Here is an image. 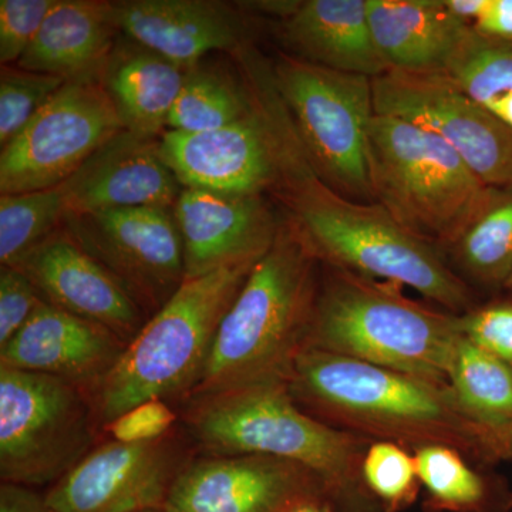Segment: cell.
Returning a JSON list of instances; mask_svg holds the SVG:
<instances>
[{"label":"cell","instance_id":"4fadbf2b","mask_svg":"<svg viewBox=\"0 0 512 512\" xmlns=\"http://www.w3.org/2000/svg\"><path fill=\"white\" fill-rule=\"evenodd\" d=\"M177 431L150 443L111 440L96 446L52 485L49 512L163 511L175 478L191 460Z\"/></svg>","mask_w":512,"mask_h":512},{"label":"cell","instance_id":"83f0119b","mask_svg":"<svg viewBox=\"0 0 512 512\" xmlns=\"http://www.w3.org/2000/svg\"><path fill=\"white\" fill-rule=\"evenodd\" d=\"M417 478L430 495V505L448 512H493L511 508L512 497H504L487 478L464 461L463 454L447 446L416 450Z\"/></svg>","mask_w":512,"mask_h":512},{"label":"cell","instance_id":"603a6c76","mask_svg":"<svg viewBox=\"0 0 512 512\" xmlns=\"http://www.w3.org/2000/svg\"><path fill=\"white\" fill-rule=\"evenodd\" d=\"M377 50L390 70L444 72L470 26L444 0H366Z\"/></svg>","mask_w":512,"mask_h":512},{"label":"cell","instance_id":"b9f144b4","mask_svg":"<svg viewBox=\"0 0 512 512\" xmlns=\"http://www.w3.org/2000/svg\"><path fill=\"white\" fill-rule=\"evenodd\" d=\"M504 288L508 289V291L512 293V274L510 275V278H508V281L505 282Z\"/></svg>","mask_w":512,"mask_h":512},{"label":"cell","instance_id":"e575fe53","mask_svg":"<svg viewBox=\"0 0 512 512\" xmlns=\"http://www.w3.org/2000/svg\"><path fill=\"white\" fill-rule=\"evenodd\" d=\"M177 413L163 399H151L134 406L110 421L104 429L120 443H150L163 439L175 429Z\"/></svg>","mask_w":512,"mask_h":512},{"label":"cell","instance_id":"6da1fadb","mask_svg":"<svg viewBox=\"0 0 512 512\" xmlns=\"http://www.w3.org/2000/svg\"><path fill=\"white\" fill-rule=\"evenodd\" d=\"M275 113L281 173L271 194L323 264L409 286L453 315L474 308L470 286L439 248L397 224L376 202L350 200L330 188L313 170L281 101Z\"/></svg>","mask_w":512,"mask_h":512},{"label":"cell","instance_id":"30bf717a","mask_svg":"<svg viewBox=\"0 0 512 512\" xmlns=\"http://www.w3.org/2000/svg\"><path fill=\"white\" fill-rule=\"evenodd\" d=\"M100 76L64 83L2 148V194L49 190L63 184L97 150L126 130Z\"/></svg>","mask_w":512,"mask_h":512},{"label":"cell","instance_id":"7a4b0ae2","mask_svg":"<svg viewBox=\"0 0 512 512\" xmlns=\"http://www.w3.org/2000/svg\"><path fill=\"white\" fill-rule=\"evenodd\" d=\"M286 383L306 413L336 429L414 450L447 446L480 461L478 424L448 384L309 346Z\"/></svg>","mask_w":512,"mask_h":512},{"label":"cell","instance_id":"d4e9b609","mask_svg":"<svg viewBox=\"0 0 512 512\" xmlns=\"http://www.w3.org/2000/svg\"><path fill=\"white\" fill-rule=\"evenodd\" d=\"M447 254L464 281L504 288L512 274V191L491 188L487 201Z\"/></svg>","mask_w":512,"mask_h":512},{"label":"cell","instance_id":"d6986e66","mask_svg":"<svg viewBox=\"0 0 512 512\" xmlns=\"http://www.w3.org/2000/svg\"><path fill=\"white\" fill-rule=\"evenodd\" d=\"M126 346L104 326L42 301L26 325L0 348V366L57 377L89 394Z\"/></svg>","mask_w":512,"mask_h":512},{"label":"cell","instance_id":"f35d334b","mask_svg":"<svg viewBox=\"0 0 512 512\" xmlns=\"http://www.w3.org/2000/svg\"><path fill=\"white\" fill-rule=\"evenodd\" d=\"M0 512H49L45 497L26 485L2 483Z\"/></svg>","mask_w":512,"mask_h":512},{"label":"cell","instance_id":"e0dca14e","mask_svg":"<svg viewBox=\"0 0 512 512\" xmlns=\"http://www.w3.org/2000/svg\"><path fill=\"white\" fill-rule=\"evenodd\" d=\"M15 268L28 276L42 301L104 326L127 345L150 319L64 227L23 256Z\"/></svg>","mask_w":512,"mask_h":512},{"label":"cell","instance_id":"277c9868","mask_svg":"<svg viewBox=\"0 0 512 512\" xmlns=\"http://www.w3.org/2000/svg\"><path fill=\"white\" fill-rule=\"evenodd\" d=\"M183 420L188 440L205 456L291 461L318 477L326 497L349 512L373 507L362 473L369 440L306 413L284 380L194 397Z\"/></svg>","mask_w":512,"mask_h":512},{"label":"cell","instance_id":"7c38bea8","mask_svg":"<svg viewBox=\"0 0 512 512\" xmlns=\"http://www.w3.org/2000/svg\"><path fill=\"white\" fill-rule=\"evenodd\" d=\"M63 227L147 313L160 311L185 279L183 238L173 208L67 214Z\"/></svg>","mask_w":512,"mask_h":512},{"label":"cell","instance_id":"8fae6325","mask_svg":"<svg viewBox=\"0 0 512 512\" xmlns=\"http://www.w3.org/2000/svg\"><path fill=\"white\" fill-rule=\"evenodd\" d=\"M372 82L376 114L433 131L487 187L512 191V128L446 74L389 70Z\"/></svg>","mask_w":512,"mask_h":512},{"label":"cell","instance_id":"5b68a950","mask_svg":"<svg viewBox=\"0 0 512 512\" xmlns=\"http://www.w3.org/2000/svg\"><path fill=\"white\" fill-rule=\"evenodd\" d=\"M457 315L407 298L402 286L323 264L309 348L448 384Z\"/></svg>","mask_w":512,"mask_h":512},{"label":"cell","instance_id":"484cf974","mask_svg":"<svg viewBox=\"0 0 512 512\" xmlns=\"http://www.w3.org/2000/svg\"><path fill=\"white\" fill-rule=\"evenodd\" d=\"M447 382L461 409L478 426L512 421V367L463 335L451 353Z\"/></svg>","mask_w":512,"mask_h":512},{"label":"cell","instance_id":"ac0fdd59","mask_svg":"<svg viewBox=\"0 0 512 512\" xmlns=\"http://www.w3.org/2000/svg\"><path fill=\"white\" fill-rule=\"evenodd\" d=\"M121 33L188 72L215 50L237 52L247 42L238 3L218 0L113 2Z\"/></svg>","mask_w":512,"mask_h":512},{"label":"cell","instance_id":"8d00e7d4","mask_svg":"<svg viewBox=\"0 0 512 512\" xmlns=\"http://www.w3.org/2000/svg\"><path fill=\"white\" fill-rule=\"evenodd\" d=\"M473 29L478 35L512 42V0H488Z\"/></svg>","mask_w":512,"mask_h":512},{"label":"cell","instance_id":"836d02e7","mask_svg":"<svg viewBox=\"0 0 512 512\" xmlns=\"http://www.w3.org/2000/svg\"><path fill=\"white\" fill-rule=\"evenodd\" d=\"M57 0H0V63L16 64Z\"/></svg>","mask_w":512,"mask_h":512},{"label":"cell","instance_id":"3957f363","mask_svg":"<svg viewBox=\"0 0 512 512\" xmlns=\"http://www.w3.org/2000/svg\"><path fill=\"white\" fill-rule=\"evenodd\" d=\"M323 262L282 212L274 245L249 272L218 326L188 400L288 379L308 345Z\"/></svg>","mask_w":512,"mask_h":512},{"label":"cell","instance_id":"8992f818","mask_svg":"<svg viewBox=\"0 0 512 512\" xmlns=\"http://www.w3.org/2000/svg\"><path fill=\"white\" fill-rule=\"evenodd\" d=\"M256 262L185 279L89 393L101 427L151 399L190 397L218 326Z\"/></svg>","mask_w":512,"mask_h":512},{"label":"cell","instance_id":"74e56055","mask_svg":"<svg viewBox=\"0 0 512 512\" xmlns=\"http://www.w3.org/2000/svg\"><path fill=\"white\" fill-rule=\"evenodd\" d=\"M481 463L512 461V421L498 427L478 426Z\"/></svg>","mask_w":512,"mask_h":512},{"label":"cell","instance_id":"5bb4252c","mask_svg":"<svg viewBox=\"0 0 512 512\" xmlns=\"http://www.w3.org/2000/svg\"><path fill=\"white\" fill-rule=\"evenodd\" d=\"M160 153L184 188L266 195L281 173L275 90L255 97L245 119L218 130L161 134Z\"/></svg>","mask_w":512,"mask_h":512},{"label":"cell","instance_id":"7bdbcfd3","mask_svg":"<svg viewBox=\"0 0 512 512\" xmlns=\"http://www.w3.org/2000/svg\"><path fill=\"white\" fill-rule=\"evenodd\" d=\"M151 512H164V511H151Z\"/></svg>","mask_w":512,"mask_h":512},{"label":"cell","instance_id":"9c48e42d","mask_svg":"<svg viewBox=\"0 0 512 512\" xmlns=\"http://www.w3.org/2000/svg\"><path fill=\"white\" fill-rule=\"evenodd\" d=\"M96 412L80 387L0 366V477L2 483L56 484L96 443Z\"/></svg>","mask_w":512,"mask_h":512},{"label":"cell","instance_id":"4dcf8cb0","mask_svg":"<svg viewBox=\"0 0 512 512\" xmlns=\"http://www.w3.org/2000/svg\"><path fill=\"white\" fill-rule=\"evenodd\" d=\"M66 80L16 64L0 67V146L9 144Z\"/></svg>","mask_w":512,"mask_h":512},{"label":"cell","instance_id":"ab89813d","mask_svg":"<svg viewBox=\"0 0 512 512\" xmlns=\"http://www.w3.org/2000/svg\"><path fill=\"white\" fill-rule=\"evenodd\" d=\"M444 3L454 18L473 28L474 23L481 18L487 8L488 0H444Z\"/></svg>","mask_w":512,"mask_h":512},{"label":"cell","instance_id":"d590c367","mask_svg":"<svg viewBox=\"0 0 512 512\" xmlns=\"http://www.w3.org/2000/svg\"><path fill=\"white\" fill-rule=\"evenodd\" d=\"M42 302L35 285L15 266L0 269V348L19 332Z\"/></svg>","mask_w":512,"mask_h":512},{"label":"cell","instance_id":"1f68e13d","mask_svg":"<svg viewBox=\"0 0 512 512\" xmlns=\"http://www.w3.org/2000/svg\"><path fill=\"white\" fill-rule=\"evenodd\" d=\"M362 473L367 490L386 510H400L416 497V461L399 444L373 441L363 458Z\"/></svg>","mask_w":512,"mask_h":512},{"label":"cell","instance_id":"d6a6232c","mask_svg":"<svg viewBox=\"0 0 512 512\" xmlns=\"http://www.w3.org/2000/svg\"><path fill=\"white\" fill-rule=\"evenodd\" d=\"M457 326L464 338L512 367V298L474 306L457 315Z\"/></svg>","mask_w":512,"mask_h":512},{"label":"cell","instance_id":"cb8c5ba5","mask_svg":"<svg viewBox=\"0 0 512 512\" xmlns=\"http://www.w3.org/2000/svg\"><path fill=\"white\" fill-rule=\"evenodd\" d=\"M185 73L177 64L130 40L114 46L100 77L124 128L137 136L160 138Z\"/></svg>","mask_w":512,"mask_h":512},{"label":"cell","instance_id":"2e32d148","mask_svg":"<svg viewBox=\"0 0 512 512\" xmlns=\"http://www.w3.org/2000/svg\"><path fill=\"white\" fill-rule=\"evenodd\" d=\"M174 215L183 238L187 279L258 262L274 245L282 224V215L266 195L198 188H183Z\"/></svg>","mask_w":512,"mask_h":512},{"label":"cell","instance_id":"f1b7e54d","mask_svg":"<svg viewBox=\"0 0 512 512\" xmlns=\"http://www.w3.org/2000/svg\"><path fill=\"white\" fill-rule=\"evenodd\" d=\"M255 107V97L228 74L211 67H192L175 101L168 130L202 133L245 119Z\"/></svg>","mask_w":512,"mask_h":512},{"label":"cell","instance_id":"60d3db41","mask_svg":"<svg viewBox=\"0 0 512 512\" xmlns=\"http://www.w3.org/2000/svg\"><path fill=\"white\" fill-rule=\"evenodd\" d=\"M291 512H325L319 503L303 504Z\"/></svg>","mask_w":512,"mask_h":512},{"label":"cell","instance_id":"7402d4cb","mask_svg":"<svg viewBox=\"0 0 512 512\" xmlns=\"http://www.w3.org/2000/svg\"><path fill=\"white\" fill-rule=\"evenodd\" d=\"M120 30L109 0H57L16 66L66 82L97 77Z\"/></svg>","mask_w":512,"mask_h":512},{"label":"cell","instance_id":"9a60e30c","mask_svg":"<svg viewBox=\"0 0 512 512\" xmlns=\"http://www.w3.org/2000/svg\"><path fill=\"white\" fill-rule=\"evenodd\" d=\"M323 497L325 488L319 478L291 461L204 454L185 464L163 511L291 512Z\"/></svg>","mask_w":512,"mask_h":512},{"label":"cell","instance_id":"4316f807","mask_svg":"<svg viewBox=\"0 0 512 512\" xmlns=\"http://www.w3.org/2000/svg\"><path fill=\"white\" fill-rule=\"evenodd\" d=\"M443 73L512 128V42L481 36L468 28Z\"/></svg>","mask_w":512,"mask_h":512},{"label":"cell","instance_id":"ba28073f","mask_svg":"<svg viewBox=\"0 0 512 512\" xmlns=\"http://www.w3.org/2000/svg\"><path fill=\"white\" fill-rule=\"evenodd\" d=\"M313 170L350 200L372 202L367 130L375 116L373 79L279 53L271 77Z\"/></svg>","mask_w":512,"mask_h":512},{"label":"cell","instance_id":"f546056e","mask_svg":"<svg viewBox=\"0 0 512 512\" xmlns=\"http://www.w3.org/2000/svg\"><path fill=\"white\" fill-rule=\"evenodd\" d=\"M66 198L60 185L49 190L2 194L0 262L15 266L33 248L63 227Z\"/></svg>","mask_w":512,"mask_h":512},{"label":"cell","instance_id":"52a82bcc","mask_svg":"<svg viewBox=\"0 0 512 512\" xmlns=\"http://www.w3.org/2000/svg\"><path fill=\"white\" fill-rule=\"evenodd\" d=\"M370 197L421 241L447 251L490 195L443 138L375 114L367 130Z\"/></svg>","mask_w":512,"mask_h":512},{"label":"cell","instance_id":"44dd1931","mask_svg":"<svg viewBox=\"0 0 512 512\" xmlns=\"http://www.w3.org/2000/svg\"><path fill=\"white\" fill-rule=\"evenodd\" d=\"M289 55L338 72L375 77L389 72L377 50L366 0H305L282 19Z\"/></svg>","mask_w":512,"mask_h":512},{"label":"cell","instance_id":"ffe728a7","mask_svg":"<svg viewBox=\"0 0 512 512\" xmlns=\"http://www.w3.org/2000/svg\"><path fill=\"white\" fill-rule=\"evenodd\" d=\"M67 214L116 208H173L183 185L165 164L158 138L124 130L60 184Z\"/></svg>","mask_w":512,"mask_h":512}]
</instances>
